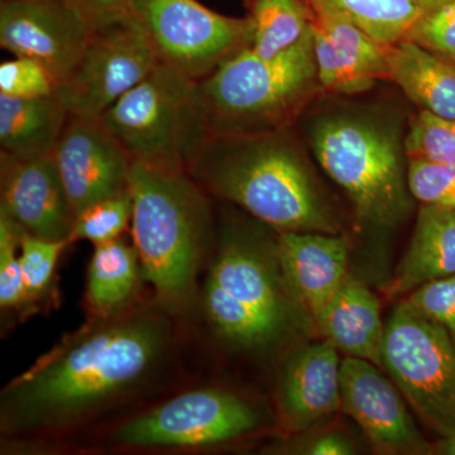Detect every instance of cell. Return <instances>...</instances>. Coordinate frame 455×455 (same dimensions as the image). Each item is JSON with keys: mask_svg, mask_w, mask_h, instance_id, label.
<instances>
[{"mask_svg": "<svg viewBox=\"0 0 455 455\" xmlns=\"http://www.w3.org/2000/svg\"><path fill=\"white\" fill-rule=\"evenodd\" d=\"M185 322L151 291L90 316L0 392L2 454H46L188 385Z\"/></svg>", "mask_w": 455, "mask_h": 455, "instance_id": "cell-1", "label": "cell"}, {"mask_svg": "<svg viewBox=\"0 0 455 455\" xmlns=\"http://www.w3.org/2000/svg\"><path fill=\"white\" fill-rule=\"evenodd\" d=\"M187 172L211 197L277 233L339 235L340 223L291 130L204 139Z\"/></svg>", "mask_w": 455, "mask_h": 455, "instance_id": "cell-2", "label": "cell"}, {"mask_svg": "<svg viewBox=\"0 0 455 455\" xmlns=\"http://www.w3.org/2000/svg\"><path fill=\"white\" fill-rule=\"evenodd\" d=\"M221 218L200 283L196 315L202 313L221 343L262 352L311 320L284 283L276 230L252 217Z\"/></svg>", "mask_w": 455, "mask_h": 455, "instance_id": "cell-3", "label": "cell"}, {"mask_svg": "<svg viewBox=\"0 0 455 455\" xmlns=\"http://www.w3.org/2000/svg\"><path fill=\"white\" fill-rule=\"evenodd\" d=\"M131 233L155 300L182 322L196 315L204 269L215 241L212 197L187 170L133 163Z\"/></svg>", "mask_w": 455, "mask_h": 455, "instance_id": "cell-4", "label": "cell"}, {"mask_svg": "<svg viewBox=\"0 0 455 455\" xmlns=\"http://www.w3.org/2000/svg\"><path fill=\"white\" fill-rule=\"evenodd\" d=\"M322 92L311 32L275 56L257 55L251 47L241 51L196 83L187 158L209 137L291 130Z\"/></svg>", "mask_w": 455, "mask_h": 455, "instance_id": "cell-5", "label": "cell"}, {"mask_svg": "<svg viewBox=\"0 0 455 455\" xmlns=\"http://www.w3.org/2000/svg\"><path fill=\"white\" fill-rule=\"evenodd\" d=\"M267 423L253 401L221 386H188L68 443L82 453H200L248 438Z\"/></svg>", "mask_w": 455, "mask_h": 455, "instance_id": "cell-6", "label": "cell"}, {"mask_svg": "<svg viewBox=\"0 0 455 455\" xmlns=\"http://www.w3.org/2000/svg\"><path fill=\"white\" fill-rule=\"evenodd\" d=\"M307 139L362 220L394 227L409 215L405 139L391 122L361 109H334L315 116Z\"/></svg>", "mask_w": 455, "mask_h": 455, "instance_id": "cell-7", "label": "cell"}, {"mask_svg": "<svg viewBox=\"0 0 455 455\" xmlns=\"http://www.w3.org/2000/svg\"><path fill=\"white\" fill-rule=\"evenodd\" d=\"M382 367L431 430L454 435L455 343L444 326L401 301L385 325Z\"/></svg>", "mask_w": 455, "mask_h": 455, "instance_id": "cell-8", "label": "cell"}, {"mask_svg": "<svg viewBox=\"0 0 455 455\" xmlns=\"http://www.w3.org/2000/svg\"><path fill=\"white\" fill-rule=\"evenodd\" d=\"M196 82L160 64L100 119L133 163L187 170L188 116Z\"/></svg>", "mask_w": 455, "mask_h": 455, "instance_id": "cell-9", "label": "cell"}, {"mask_svg": "<svg viewBox=\"0 0 455 455\" xmlns=\"http://www.w3.org/2000/svg\"><path fill=\"white\" fill-rule=\"evenodd\" d=\"M132 17L160 64L196 83L252 46L253 28L247 17L224 16L197 0H134Z\"/></svg>", "mask_w": 455, "mask_h": 455, "instance_id": "cell-10", "label": "cell"}, {"mask_svg": "<svg viewBox=\"0 0 455 455\" xmlns=\"http://www.w3.org/2000/svg\"><path fill=\"white\" fill-rule=\"evenodd\" d=\"M160 65L133 17L92 28L88 44L57 92L71 116H100Z\"/></svg>", "mask_w": 455, "mask_h": 455, "instance_id": "cell-11", "label": "cell"}, {"mask_svg": "<svg viewBox=\"0 0 455 455\" xmlns=\"http://www.w3.org/2000/svg\"><path fill=\"white\" fill-rule=\"evenodd\" d=\"M52 156L74 217L92 204L130 190L133 161L100 116L70 114Z\"/></svg>", "mask_w": 455, "mask_h": 455, "instance_id": "cell-12", "label": "cell"}, {"mask_svg": "<svg viewBox=\"0 0 455 455\" xmlns=\"http://www.w3.org/2000/svg\"><path fill=\"white\" fill-rule=\"evenodd\" d=\"M92 27L66 0H2L0 46L46 66L62 82L88 44Z\"/></svg>", "mask_w": 455, "mask_h": 455, "instance_id": "cell-13", "label": "cell"}, {"mask_svg": "<svg viewBox=\"0 0 455 455\" xmlns=\"http://www.w3.org/2000/svg\"><path fill=\"white\" fill-rule=\"evenodd\" d=\"M341 410L385 454H433L397 386L366 359L347 357L340 366Z\"/></svg>", "mask_w": 455, "mask_h": 455, "instance_id": "cell-14", "label": "cell"}, {"mask_svg": "<svg viewBox=\"0 0 455 455\" xmlns=\"http://www.w3.org/2000/svg\"><path fill=\"white\" fill-rule=\"evenodd\" d=\"M307 2L323 92L361 94L379 80H388V46L373 40L326 0Z\"/></svg>", "mask_w": 455, "mask_h": 455, "instance_id": "cell-15", "label": "cell"}, {"mask_svg": "<svg viewBox=\"0 0 455 455\" xmlns=\"http://www.w3.org/2000/svg\"><path fill=\"white\" fill-rule=\"evenodd\" d=\"M0 211L26 235L71 244L74 212L52 154L0 151Z\"/></svg>", "mask_w": 455, "mask_h": 455, "instance_id": "cell-16", "label": "cell"}, {"mask_svg": "<svg viewBox=\"0 0 455 455\" xmlns=\"http://www.w3.org/2000/svg\"><path fill=\"white\" fill-rule=\"evenodd\" d=\"M328 340L305 344L287 357L278 374L276 423L286 433L307 430L341 410V359Z\"/></svg>", "mask_w": 455, "mask_h": 455, "instance_id": "cell-17", "label": "cell"}, {"mask_svg": "<svg viewBox=\"0 0 455 455\" xmlns=\"http://www.w3.org/2000/svg\"><path fill=\"white\" fill-rule=\"evenodd\" d=\"M277 254L287 289L314 325L349 276L348 242L329 233H277Z\"/></svg>", "mask_w": 455, "mask_h": 455, "instance_id": "cell-18", "label": "cell"}, {"mask_svg": "<svg viewBox=\"0 0 455 455\" xmlns=\"http://www.w3.org/2000/svg\"><path fill=\"white\" fill-rule=\"evenodd\" d=\"M322 337L348 357L366 359L382 367L385 325L379 299L349 276L314 320Z\"/></svg>", "mask_w": 455, "mask_h": 455, "instance_id": "cell-19", "label": "cell"}, {"mask_svg": "<svg viewBox=\"0 0 455 455\" xmlns=\"http://www.w3.org/2000/svg\"><path fill=\"white\" fill-rule=\"evenodd\" d=\"M455 274V209L421 205L405 256L385 292L406 295L418 287Z\"/></svg>", "mask_w": 455, "mask_h": 455, "instance_id": "cell-20", "label": "cell"}, {"mask_svg": "<svg viewBox=\"0 0 455 455\" xmlns=\"http://www.w3.org/2000/svg\"><path fill=\"white\" fill-rule=\"evenodd\" d=\"M388 82L396 84L420 110L455 121V64L401 40L387 49Z\"/></svg>", "mask_w": 455, "mask_h": 455, "instance_id": "cell-21", "label": "cell"}, {"mask_svg": "<svg viewBox=\"0 0 455 455\" xmlns=\"http://www.w3.org/2000/svg\"><path fill=\"white\" fill-rule=\"evenodd\" d=\"M145 284L133 243L122 236L109 243L94 245L86 274L88 315H116L130 309L145 298Z\"/></svg>", "mask_w": 455, "mask_h": 455, "instance_id": "cell-22", "label": "cell"}, {"mask_svg": "<svg viewBox=\"0 0 455 455\" xmlns=\"http://www.w3.org/2000/svg\"><path fill=\"white\" fill-rule=\"evenodd\" d=\"M68 116L57 90L38 98L0 95V149L23 157L52 154Z\"/></svg>", "mask_w": 455, "mask_h": 455, "instance_id": "cell-23", "label": "cell"}, {"mask_svg": "<svg viewBox=\"0 0 455 455\" xmlns=\"http://www.w3.org/2000/svg\"><path fill=\"white\" fill-rule=\"evenodd\" d=\"M253 28L251 50L271 57L290 49L311 32L307 0H243Z\"/></svg>", "mask_w": 455, "mask_h": 455, "instance_id": "cell-24", "label": "cell"}, {"mask_svg": "<svg viewBox=\"0 0 455 455\" xmlns=\"http://www.w3.org/2000/svg\"><path fill=\"white\" fill-rule=\"evenodd\" d=\"M373 40L391 46L406 37L421 16L419 0H326Z\"/></svg>", "mask_w": 455, "mask_h": 455, "instance_id": "cell-25", "label": "cell"}, {"mask_svg": "<svg viewBox=\"0 0 455 455\" xmlns=\"http://www.w3.org/2000/svg\"><path fill=\"white\" fill-rule=\"evenodd\" d=\"M68 245H71L68 242L46 241L23 233L20 250V268L35 313L57 299V263Z\"/></svg>", "mask_w": 455, "mask_h": 455, "instance_id": "cell-26", "label": "cell"}, {"mask_svg": "<svg viewBox=\"0 0 455 455\" xmlns=\"http://www.w3.org/2000/svg\"><path fill=\"white\" fill-rule=\"evenodd\" d=\"M23 230L0 211V311L3 319H27L33 315L20 268V250Z\"/></svg>", "mask_w": 455, "mask_h": 455, "instance_id": "cell-27", "label": "cell"}, {"mask_svg": "<svg viewBox=\"0 0 455 455\" xmlns=\"http://www.w3.org/2000/svg\"><path fill=\"white\" fill-rule=\"evenodd\" d=\"M133 197L131 190L92 204L75 217L71 244L86 241L94 245L122 238L131 229Z\"/></svg>", "mask_w": 455, "mask_h": 455, "instance_id": "cell-28", "label": "cell"}, {"mask_svg": "<svg viewBox=\"0 0 455 455\" xmlns=\"http://www.w3.org/2000/svg\"><path fill=\"white\" fill-rule=\"evenodd\" d=\"M405 152L407 158L455 164V121L420 110L410 119Z\"/></svg>", "mask_w": 455, "mask_h": 455, "instance_id": "cell-29", "label": "cell"}, {"mask_svg": "<svg viewBox=\"0 0 455 455\" xmlns=\"http://www.w3.org/2000/svg\"><path fill=\"white\" fill-rule=\"evenodd\" d=\"M407 187L425 205L455 209V164L407 158Z\"/></svg>", "mask_w": 455, "mask_h": 455, "instance_id": "cell-30", "label": "cell"}, {"mask_svg": "<svg viewBox=\"0 0 455 455\" xmlns=\"http://www.w3.org/2000/svg\"><path fill=\"white\" fill-rule=\"evenodd\" d=\"M59 84L44 64L29 57L14 56L0 65V95L38 98L52 94Z\"/></svg>", "mask_w": 455, "mask_h": 455, "instance_id": "cell-31", "label": "cell"}, {"mask_svg": "<svg viewBox=\"0 0 455 455\" xmlns=\"http://www.w3.org/2000/svg\"><path fill=\"white\" fill-rule=\"evenodd\" d=\"M403 40L453 61L455 59V0L424 12Z\"/></svg>", "mask_w": 455, "mask_h": 455, "instance_id": "cell-32", "label": "cell"}, {"mask_svg": "<svg viewBox=\"0 0 455 455\" xmlns=\"http://www.w3.org/2000/svg\"><path fill=\"white\" fill-rule=\"evenodd\" d=\"M406 301L421 315L444 326L455 343V274L418 287Z\"/></svg>", "mask_w": 455, "mask_h": 455, "instance_id": "cell-33", "label": "cell"}, {"mask_svg": "<svg viewBox=\"0 0 455 455\" xmlns=\"http://www.w3.org/2000/svg\"><path fill=\"white\" fill-rule=\"evenodd\" d=\"M92 28L132 17L134 0H66Z\"/></svg>", "mask_w": 455, "mask_h": 455, "instance_id": "cell-34", "label": "cell"}, {"mask_svg": "<svg viewBox=\"0 0 455 455\" xmlns=\"http://www.w3.org/2000/svg\"><path fill=\"white\" fill-rule=\"evenodd\" d=\"M295 453L311 455H348L355 454V448L346 435L340 433H323L307 440L302 447H296Z\"/></svg>", "mask_w": 455, "mask_h": 455, "instance_id": "cell-35", "label": "cell"}, {"mask_svg": "<svg viewBox=\"0 0 455 455\" xmlns=\"http://www.w3.org/2000/svg\"><path fill=\"white\" fill-rule=\"evenodd\" d=\"M433 454L455 455V434L440 439L433 445Z\"/></svg>", "mask_w": 455, "mask_h": 455, "instance_id": "cell-36", "label": "cell"}, {"mask_svg": "<svg viewBox=\"0 0 455 455\" xmlns=\"http://www.w3.org/2000/svg\"><path fill=\"white\" fill-rule=\"evenodd\" d=\"M419 2H420L421 12L424 13V12L430 11V9L438 7V5L448 2V0H419Z\"/></svg>", "mask_w": 455, "mask_h": 455, "instance_id": "cell-37", "label": "cell"}, {"mask_svg": "<svg viewBox=\"0 0 455 455\" xmlns=\"http://www.w3.org/2000/svg\"><path fill=\"white\" fill-rule=\"evenodd\" d=\"M451 62H454V64H455V59H454V60H453V61H451Z\"/></svg>", "mask_w": 455, "mask_h": 455, "instance_id": "cell-38", "label": "cell"}]
</instances>
